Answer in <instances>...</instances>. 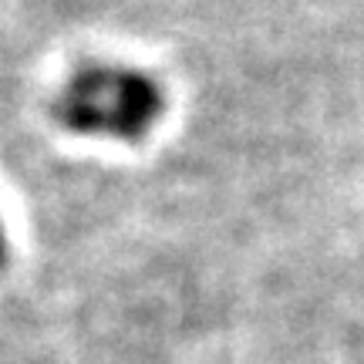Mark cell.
<instances>
[{"instance_id": "6da1fadb", "label": "cell", "mask_w": 364, "mask_h": 364, "mask_svg": "<svg viewBox=\"0 0 364 364\" xmlns=\"http://www.w3.org/2000/svg\"><path fill=\"white\" fill-rule=\"evenodd\" d=\"M61 125L88 139L135 142L156 129L162 118V91L152 78L139 71H85L71 81L58 98Z\"/></svg>"}, {"instance_id": "7a4b0ae2", "label": "cell", "mask_w": 364, "mask_h": 364, "mask_svg": "<svg viewBox=\"0 0 364 364\" xmlns=\"http://www.w3.org/2000/svg\"><path fill=\"white\" fill-rule=\"evenodd\" d=\"M4 257H7V233H4V220H0V267H4Z\"/></svg>"}]
</instances>
